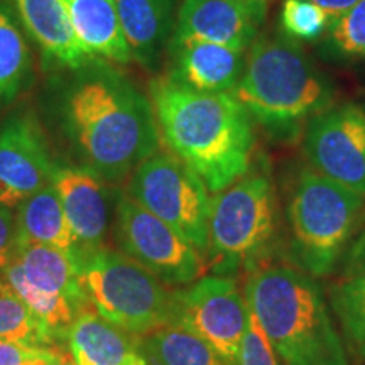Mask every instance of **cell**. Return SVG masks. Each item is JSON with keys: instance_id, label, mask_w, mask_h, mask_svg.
Listing matches in <instances>:
<instances>
[{"instance_id": "6da1fadb", "label": "cell", "mask_w": 365, "mask_h": 365, "mask_svg": "<svg viewBox=\"0 0 365 365\" xmlns=\"http://www.w3.org/2000/svg\"><path fill=\"white\" fill-rule=\"evenodd\" d=\"M54 108L83 166L107 182L130 176L161 145L149 95L105 59L71 70Z\"/></svg>"}, {"instance_id": "7a4b0ae2", "label": "cell", "mask_w": 365, "mask_h": 365, "mask_svg": "<svg viewBox=\"0 0 365 365\" xmlns=\"http://www.w3.org/2000/svg\"><path fill=\"white\" fill-rule=\"evenodd\" d=\"M149 98L161 140L202 178L210 193L247 175L254 120L234 93H203L161 76L150 81Z\"/></svg>"}, {"instance_id": "3957f363", "label": "cell", "mask_w": 365, "mask_h": 365, "mask_svg": "<svg viewBox=\"0 0 365 365\" xmlns=\"http://www.w3.org/2000/svg\"><path fill=\"white\" fill-rule=\"evenodd\" d=\"M245 301L284 365H349L322 287L309 274L289 266L255 269Z\"/></svg>"}, {"instance_id": "277c9868", "label": "cell", "mask_w": 365, "mask_h": 365, "mask_svg": "<svg viewBox=\"0 0 365 365\" xmlns=\"http://www.w3.org/2000/svg\"><path fill=\"white\" fill-rule=\"evenodd\" d=\"M234 95L269 135L286 140L335 103V85L299 43L279 33L254 41Z\"/></svg>"}, {"instance_id": "5b68a950", "label": "cell", "mask_w": 365, "mask_h": 365, "mask_svg": "<svg viewBox=\"0 0 365 365\" xmlns=\"http://www.w3.org/2000/svg\"><path fill=\"white\" fill-rule=\"evenodd\" d=\"M365 196L313 170L296 178L287 198V254L314 279L335 272L362 228Z\"/></svg>"}, {"instance_id": "8992f818", "label": "cell", "mask_w": 365, "mask_h": 365, "mask_svg": "<svg viewBox=\"0 0 365 365\" xmlns=\"http://www.w3.org/2000/svg\"><path fill=\"white\" fill-rule=\"evenodd\" d=\"M281 210L272 178L250 168L247 175L212 196L208 223L210 267L217 276L252 272L276 252Z\"/></svg>"}, {"instance_id": "52a82bcc", "label": "cell", "mask_w": 365, "mask_h": 365, "mask_svg": "<svg viewBox=\"0 0 365 365\" xmlns=\"http://www.w3.org/2000/svg\"><path fill=\"white\" fill-rule=\"evenodd\" d=\"M80 282L100 317L129 333H148L173 322V293L129 257L98 249L78 261Z\"/></svg>"}, {"instance_id": "ba28073f", "label": "cell", "mask_w": 365, "mask_h": 365, "mask_svg": "<svg viewBox=\"0 0 365 365\" xmlns=\"http://www.w3.org/2000/svg\"><path fill=\"white\" fill-rule=\"evenodd\" d=\"M125 193L168 223L200 254H207L212 196L188 164L173 153L158 150L135 168Z\"/></svg>"}, {"instance_id": "9c48e42d", "label": "cell", "mask_w": 365, "mask_h": 365, "mask_svg": "<svg viewBox=\"0 0 365 365\" xmlns=\"http://www.w3.org/2000/svg\"><path fill=\"white\" fill-rule=\"evenodd\" d=\"M115 237L124 254L164 284H191L200 277L202 254L127 193L115 203Z\"/></svg>"}, {"instance_id": "30bf717a", "label": "cell", "mask_w": 365, "mask_h": 365, "mask_svg": "<svg viewBox=\"0 0 365 365\" xmlns=\"http://www.w3.org/2000/svg\"><path fill=\"white\" fill-rule=\"evenodd\" d=\"M303 154L313 171L365 196V103H333L309 118Z\"/></svg>"}, {"instance_id": "8fae6325", "label": "cell", "mask_w": 365, "mask_h": 365, "mask_svg": "<svg viewBox=\"0 0 365 365\" xmlns=\"http://www.w3.org/2000/svg\"><path fill=\"white\" fill-rule=\"evenodd\" d=\"M173 322L196 333L235 365L250 312L232 277L207 276L173 293Z\"/></svg>"}, {"instance_id": "7c38bea8", "label": "cell", "mask_w": 365, "mask_h": 365, "mask_svg": "<svg viewBox=\"0 0 365 365\" xmlns=\"http://www.w3.org/2000/svg\"><path fill=\"white\" fill-rule=\"evenodd\" d=\"M56 163L33 113L9 115L0 125V205L17 208L53 180Z\"/></svg>"}, {"instance_id": "4fadbf2b", "label": "cell", "mask_w": 365, "mask_h": 365, "mask_svg": "<svg viewBox=\"0 0 365 365\" xmlns=\"http://www.w3.org/2000/svg\"><path fill=\"white\" fill-rule=\"evenodd\" d=\"M267 11L266 0H182L173 38L247 51L259 38Z\"/></svg>"}, {"instance_id": "5bb4252c", "label": "cell", "mask_w": 365, "mask_h": 365, "mask_svg": "<svg viewBox=\"0 0 365 365\" xmlns=\"http://www.w3.org/2000/svg\"><path fill=\"white\" fill-rule=\"evenodd\" d=\"M51 182L65 210L68 225L76 242V266L86 254L103 247L110 223V195L107 181L88 168L56 164Z\"/></svg>"}, {"instance_id": "9a60e30c", "label": "cell", "mask_w": 365, "mask_h": 365, "mask_svg": "<svg viewBox=\"0 0 365 365\" xmlns=\"http://www.w3.org/2000/svg\"><path fill=\"white\" fill-rule=\"evenodd\" d=\"M166 78L203 93H234L247 51L195 39H171Z\"/></svg>"}, {"instance_id": "2e32d148", "label": "cell", "mask_w": 365, "mask_h": 365, "mask_svg": "<svg viewBox=\"0 0 365 365\" xmlns=\"http://www.w3.org/2000/svg\"><path fill=\"white\" fill-rule=\"evenodd\" d=\"M115 6L132 61L154 71L175 33L176 0H115Z\"/></svg>"}, {"instance_id": "e0dca14e", "label": "cell", "mask_w": 365, "mask_h": 365, "mask_svg": "<svg viewBox=\"0 0 365 365\" xmlns=\"http://www.w3.org/2000/svg\"><path fill=\"white\" fill-rule=\"evenodd\" d=\"M330 304L346 352L365 365V227L341 257L330 286Z\"/></svg>"}, {"instance_id": "ac0fdd59", "label": "cell", "mask_w": 365, "mask_h": 365, "mask_svg": "<svg viewBox=\"0 0 365 365\" xmlns=\"http://www.w3.org/2000/svg\"><path fill=\"white\" fill-rule=\"evenodd\" d=\"M17 21L46 58L68 70L91 59L73 31L63 0H9Z\"/></svg>"}, {"instance_id": "d6986e66", "label": "cell", "mask_w": 365, "mask_h": 365, "mask_svg": "<svg viewBox=\"0 0 365 365\" xmlns=\"http://www.w3.org/2000/svg\"><path fill=\"white\" fill-rule=\"evenodd\" d=\"M75 365H145L139 345L93 309H83L68 330Z\"/></svg>"}, {"instance_id": "ffe728a7", "label": "cell", "mask_w": 365, "mask_h": 365, "mask_svg": "<svg viewBox=\"0 0 365 365\" xmlns=\"http://www.w3.org/2000/svg\"><path fill=\"white\" fill-rule=\"evenodd\" d=\"M73 31L90 58L127 65L132 61L122 34L115 0H63Z\"/></svg>"}, {"instance_id": "44dd1931", "label": "cell", "mask_w": 365, "mask_h": 365, "mask_svg": "<svg viewBox=\"0 0 365 365\" xmlns=\"http://www.w3.org/2000/svg\"><path fill=\"white\" fill-rule=\"evenodd\" d=\"M14 259L21 264L31 284L65 296L80 313L91 304L80 282L78 266L71 254L38 242H17Z\"/></svg>"}, {"instance_id": "7402d4cb", "label": "cell", "mask_w": 365, "mask_h": 365, "mask_svg": "<svg viewBox=\"0 0 365 365\" xmlns=\"http://www.w3.org/2000/svg\"><path fill=\"white\" fill-rule=\"evenodd\" d=\"M17 242H38L71 254L76 261V242L53 182L36 191L17 207Z\"/></svg>"}, {"instance_id": "603a6c76", "label": "cell", "mask_w": 365, "mask_h": 365, "mask_svg": "<svg viewBox=\"0 0 365 365\" xmlns=\"http://www.w3.org/2000/svg\"><path fill=\"white\" fill-rule=\"evenodd\" d=\"M139 349L145 365H230L212 345L176 322L148 333Z\"/></svg>"}, {"instance_id": "cb8c5ba5", "label": "cell", "mask_w": 365, "mask_h": 365, "mask_svg": "<svg viewBox=\"0 0 365 365\" xmlns=\"http://www.w3.org/2000/svg\"><path fill=\"white\" fill-rule=\"evenodd\" d=\"M33 58L21 22L9 4L0 0V112L26 88Z\"/></svg>"}, {"instance_id": "d4e9b609", "label": "cell", "mask_w": 365, "mask_h": 365, "mask_svg": "<svg viewBox=\"0 0 365 365\" xmlns=\"http://www.w3.org/2000/svg\"><path fill=\"white\" fill-rule=\"evenodd\" d=\"M4 277H6L7 284L16 291V294L24 301L31 313L43 323L46 330L51 333L53 339L68 335L71 323L80 314L78 308L70 299L31 284L16 259H12V262L6 267Z\"/></svg>"}, {"instance_id": "484cf974", "label": "cell", "mask_w": 365, "mask_h": 365, "mask_svg": "<svg viewBox=\"0 0 365 365\" xmlns=\"http://www.w3.org/2000/svg\"><path fill=\"white\" fill-rule=\"evenodd\" d=\"M318 53L344 65L365 61V0L330 22L318 43Z\"/></svg>"}, {"instance_id": "4316f807", "label": "cell", "mask_w": 365, "mask_h": 365, "mask_svg": "<svg viewBox=\"0 0 365 365\" xmlns=\"http://www.w3.org/2000/svg\"><path fill=\"white\" fill-rule=\"evenodd\" d=\"M0 340L33 346L49 345L51 333L31 313L7 282L0 281Z\"/></svg>"}, {"instance_id": "83f0119b", "label": "cell", "mask_w": 365, "mask_h": 365, "mask_svg": "<svg viewBox=\"0 0 365 365\" xmlns=\"http://www.w3.org/2000/svg\"><path fill=\"white\" fill-rule=\"evenodd\" d=\"M330 22V17L309 0H284L281 6L279 26L282 34L296 43L319 41Z\"/></svg>"}, {"instance_id": "f1b7e54d", "label": "cell", "mask_w": 365, "mask_h": 365, "mask_svg": "<svg viewBox=\"0 0 365 365\" xmlns=\"http://www.w3.org/2000/svg\"><path fill=\"white\" fill-rule=\"evenodd\" d=\"M235 365H281V360L272 350L266 335L250 314V322L242 339Z\"/></svg>"}, {"instance_id": "f546056e", "label": "cell", "mask_w": 365, "mask_h": 365, "mask_svg": "<svg viewBox=\"0 0 365 365\" xmlns=\"http://www.w3.org/2000/svg\"><path fill=\"white\" fill-rule=\"evenodd\" d=\"M17 247V222L12 208L0 205V274L12 262Z\"/></svg>"}, {"instance_id": "4dcf8cb0", "label": "cell", "mask_w": 365, "mask_h": 365, "mask_svg": "<svg viewBox=\"0 0 365 365\" xmlns=\"http://www.w3.org/2000/svg\"><path fill=\"white\" fill-rule=\"evenodd\" d=\"M43 350L44 346L0 340V365H26L31 359L38 357Z\"/></svg>"}, {"instance_id": "1f68e13d", "label": "cell", "mask_w": 365, "mask_h": 365, "mask_svg": "<svg viewBox=\"0 0 365 365\" xmlns=\"http://www.w3.org/2000/svg\"><path fill=\"white\" fill-rule=\"evenodd\" d=\"M314 6H318L323 12L330 17V21L340 17L341 14L352 9L355 4H359L360 0H309Z\"/></svg>"}, {"instance_id": "d6a6232c", "label": "cell", "mask_w": 365, "mask_h": 365, "mask_svg": "<svg viewBox=\"0 0 365 365\" xmlns=\"http://www.w3.org/2000/svg\"><path fill=\"white\" fill-rule=\"evenodd\" d=\"M26 365H68L66 360L61 357V355L54 354L53 350L44 349L38 357L31 359Z\"/></svg>"}, {"instance_id": "836d02e7", "label": "cell", "mask_w": 365, "mask_h": 365, "mask_svg": "<svg viewBox=\"0 0 365 365\" xmlns=\"http://www.w3.org/2000/svg\"><path fill=\"white\" fill-rule=\"evenodd\" d=\"M266 2H269V0H266Z\"/></svg>"}]
</instances>
